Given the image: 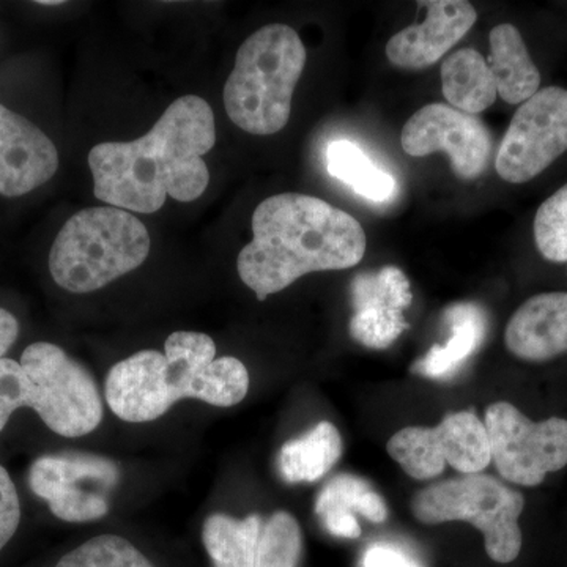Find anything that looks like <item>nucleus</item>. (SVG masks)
<instances>
[{"label":"nucleus","mask_w":567,"mask_h":567,"mask_svg":"<svg viewBox=\"0 0 567 567\" xmlns=\"http://www.w3.org/2000/svg\"><path fill=\"white\" fill-rule=\"evenodd\" d=\"M215 142L210 104L200 96H182L140 140L92 148L93 192L111 207L137 213L159 210L167 197L193 203L210 182L203 156Z\"/></svg>","instance_id":"f257e3e1"},{"label":"nucleus","mask_w":567,"mask_h":567,"mask_svg":"<svg viewBox=\"0 0 567 567\" xmlns=\"http://www.w3.org/2000/svg\"><path fill=\"white\" fill-rule=\"evenodd\" d=\"M252 240L238 254L241 281L260 301L301 276L352 268L368 238L349 213L306 194L268 197L252 215Z\"/></svg>","instance_id":"f03ea898"},{"label":"nucleus","mask_w":567,"mask_h":567,"mask_svg":"<svg viewBox=\"0 0 567 567\" xmlns=\"http://www.w3.org/2000/svg\"><path fill=\"white\" fill-rule=\"evenodd\" d=\"M164 352L142 350L111 369L104 394L114 415L148 423L182 399L233 406L248 394V369L237 358H216L210 336L177 331L167 338Z\"/></svg>","instance_id":"7ed1b4c3"},{"label":"nucleus","mask_w":567,"mask_h":567,"mask_svg":"<svg viewBox=\"0 0 567 567\" xmlns=\"http://www.w3.org/2000/svg\"><path fill=\"white\" fill-rule=\"evenodd\" d=\"M306 48L286 24H268L241 44L224 85L230 121L246 133L268 136L290 118L295 87L303 74Z\"/></svg>","instance_id":"20e7f679"},{"label":"nucleus","mask_w":567,"mask_h":567,"mask_svg":"<svg viewBox=\"0 0 567 567\" xmlns=\"http://www.w3.org/2000/svg\"><path fill=\"white\" fill-rule=\"evenodd\" d=\"M151 252L147 227L132 213L92 207L71 216L50 252L52 279L71 293L103 289L136 270Z\"/></svg>","instance_id":"39448f33"},{"label":"nucleus","mask_w":567,"mask_h":567,"mask_svg":"<svg viewBox=\"0 0 567 567\" xmlns=\"http://www.w3.org/2000/svg\"><path fill=\"white\" fill-rule=\"evenodd\" d=\"M524 507L520 492L480 473L432 484L412 499L413 516L425 525L468 522L480 529L488 557L502 565L520 555Z\"/></svg>","instance_id":"423d86ee"},{"label":"nucleus","mask_w":567,"mask_h":567,"mask_svg":"<svg viewBox=\"0 0 567 567\" xmlns=\"http://www.w3.org/2000/svg\"><path fill=\"white\" fill-rule=\"evenodd\" d=\"M21 365L33 383L32 409L52 432L78 439L103 421V402L95 380L61 347L35 342L22 352Z\"/></svg>","instance_id":"0eeeda50"},{"label":"nucleus","mask_w":567,"mask_h":567,"mask_svg":"<svg viewBox=\"0 0 567 567\" xmlns=\"http://www.w3.org/2000/svg\"><path fill=\"white\" fill-rule=\"evenodd\" d=\"M492 462L507 483L536 487L548 473L567 465V420H529L509 402H495L486 412Z\"/></svg>","instance_id":"6e6552de"},{"label":"nucleus","mask_w":567,"mask_h":567,"mask_svg":"<svg viewBox=\"0 0 567 567\" xmlns=\"http://www.w3.org/2000/svg\"><path fill=\"white\" fill-rule=\"evenodd\" d=\"M386 450L417 481L442 475L446 465L462 475H477L492 462L486 424L473 412L451 413L435 427H404L391 436Z\"/></svg>","instance_id":"1a4fd4ad"},{"label":"nucleus","mask_w":567,"mask_h":567,"mask_svg":"<svg viewBox=\"0 0 567 567\" xmlns=\"http://www.w3.org/2000/svg\"><path fill=\"white\" fill-rule=\"evenodd\" d=\"M567 152V91L539 89L522 103L507 126L495 169L507 183L520 185L543 174Z\"/></svg>","instance_id":"9d476101"},{"label":"nucleus","mask_w":567,"mask_h":567,"mask_svg":"<svg viewBox=\"0 0 567 567\" xmlns=\"http://www.w3.org/2000/svg\"><path fill=\"white\" fill-rule=\"evenodd\" d=\"M118 477V466L111 458L80 453L48 454L33 462L29 486L48 503L55 517L82 524L110 513L103 492L85 488V484L110 491Z\"/></svg>","instance_id":"9b49d317"},{"label":"nucleus","mask_w":567,"mask_h":567,"mask_svg":"<svg viewBox=\"0 0 567 567\" xmlns=\"http://www.w3.org/2000/svg\"><path fill=\"white\" fill-rule=\"evenodd\" d=\"M401 144L415 158L445 152L451 169L462 181L483 175L494 151L491 132L480 118L443 103L416 111L402 130Z\"/></svg>","instance_id":"f8f14e48"},{"label":"nucleus","mask_w":567,"mask_h":567,"mask_svg":"<svg viewBox=\"0 0 567 567\" xmlns=\"http://www.w3.org/2000/svg\"><path fill=\"white\" fill-rule=\"evenodd\" d=\"M427 10L421 24L395 33L386 44L388 61L399 69L424 70L435 65L476 24L477 11L465 0L417 2Z\"/></svg>","instance_id":"ddd939ff"},{"label":"nucleus","mask_w":567,"mask_h":567,"mask_svg":"<svg viewBox=\"0 0 567 567\" xmlns=\"http://www.w3.org/2000/svg\"><path fill=\"white\" fill-rule=\"evenodd\" d=\"M59 152L31 121L0 104V194L20 197L54 177Z\"/></svg>","instance_id":"4468645a"},{"label":"nucleus","mask_w":567,"mask_h":567,"mask_svg":"<svg viewBox=\"0 0 567 567\" xmlns=\"http://www.w3.org/2000/svg\"><path fill=\"white\" fill-rule=\"evenodd\" d=\"M505 344L518 360L533 363L567 353V292L528 298L507 322Z\"/></svg>","instance_id":"2eb2a0df"},{"label":"nucleus","mask_w":567,"mask_h":567,"mask_svg":"<svg viewBox=\"0 0 567 567\" xmlns=\"http://www.w3.org/2000/svg\"><path fill=\"white\" fill-rule=\"evenodd\" d=\"M316 514L330 535L358 539L361 527L354 514H361L372 524H383L388 518V507L371 484L344 473L324 484L317 496Z\"/></svg>","instance_id":"dca6fc26"},{"label":"nucleus","mask_w":567,"mask_h":567,"mask_svg":"<svg viewBox=\"0 0 567 567\" xmlns=\"http://www.w3.org/2000/svg\"><path fill=\"white\" fill-rule=\"evenodd\" d=\"M443 322L450 330L445 344L434 346L412 365L425 379H447L456 374L480 350L487 334V316L476 303H456L446 308Z\"/></svg>","instance_id":"f3484780"},{"label":"nucleus","mask_w":567,"mask_h":567,"mask_svg":"<svg viewBox=\"0 0 567 567\" xmlns=\"http://www.w3.org/2000/svg\"><path fill=\"white\" fill-rule=\"evenodd\" d=\"M487 63L494 74L496 92L507 104H522L540 89V73L533 62L522 33L509 22L495 25Z\"/></svg>","instance_id":"a211bd4d"},{"label":"nucleus","mask_w":567,"mask_h":567,"mask_svg":"<svg viewBox=\"0 0 567 567\" xmlns=\"http://www.w3.org/2000/svg\"><path fill=\"white\" fill-rule=\"evenodd\" d=\"M442 91L450 106L470 115L486 111L498 96L487 59L475 48H462L445 59Z\"/></svg>","instance_id":"6ab92c4d"},{"label":"nucleus","mask_w":567,"mask_h":567,"mask_svg":"<svg viewBox=\"0 0 567 567\" xmlns=\"http://www.w3.org/2000/svg\"><path fill=\"white\" fill-rule=\"evenodd\" d=\"M342 456V439L334 424L322 421L315 429L290 440L279 453V472L287 483L322 480Z\"/></svg>","instance_id":"aec40b11"},{"label":"nucleus","mask_w":567,"mask_h":567,"mask_svg":"<svg viewBox=\"0 0 567 567\" xmlns=\"http://www.w3.org/2000/svg\"><path fill=\"white\" fill-rule=\"evenodd\" d=\"M328 174L336 181L346 183L352 192L374 203H385L393 197L395 181L393 175L377 167L360 145L352 141L331 142L324 152Z\"/></svg>","instance_id":"412c9836"},{"label":"nucleus","mask_w":567,"mask_h":567,"mask_svg":"<svg viewBox=\"0 0 567 567\" xmlns=\"http://www.w3.org/2000/svg\"><path fill=\"white\" fill-rule=\"evenodd\" d=\"M262 522L259 516L234 518L213 514L203 528L204 546L215 567H254Z\"/></svg>","instance_id":"4be33fe9"},{"label":"nucleus","mask_w":567,"mask_h":567,"mask_svg":"<svg viewBox=\"0 0 567 567\" xmlns=\"http://www.w3.org/2000/svg\"><path fill=\"white\" fill-rule=\"evenodd\" d=\"M413 295L404 271L398 267H383L369 274L354 276L352 305L354 311L364 308H390L404 312L412 305Z\"/></svg>","instance_id":"5701e85b"},{"label":"nucleus","mask_w":567,"mask_h":567,"mask_svg":"<svg viewBox=\"0 0 567 567\" xmlns=\"http://www.w3.org/2000/svg\"><path fill=\"white\" fill-rule=\"evenodd\" d=\"M303 535L300 525L289 513H275L260 533L254 567H298Z\"/></svg>","instance_id":"b1692460"},{"label":"nucleus","mask_w":567,"mask_h":567,"mask_svg":"<svg viewBox=\"0 0 567 567\" xmlns=\"http://www.w3.org/2000/svg\"><path fill=\"white\" fill-rule=\"evenodd\" d=\"M55 567H155L125 537L103 535L74 548Z\"/></svg>","instance_id":"393cba45"},{"label":"nucleus","mask_w":567,"mask_h":567,"mask_svg":"<svg viewBox=\"0 0 567 567\" xmlns=\"http://www.w3.org/2000/svg\"><path fill=\"white\" fill-rule=\"evenodd\" d=\"M533 235L544 259L567 262V183L537 208Z\"/></svg>","instance_id":"a878e982"},{"label":"nucleus","mask_w":567,"mask_h":567,"mask_svg":"<svg viewBox=\"0 0 567 567\" xmlns=\"http://www.w3.org/2000/svg\"><path fill=\"white\" fill-rule=\"evenodd\" d=\"M404 312L390 308H364L354 311L350 334L368 349H388L406 330Z\"/></svg>","instance_id":"bb28decb"},{"label":"nucleus","mask_w":567,"mask_h":567,"mask_svg":"<svg viewBox=\"0 0 567 567\" xmlns=\"http://www.w3.org/2000/svg\"><path fill=\"white\" fill-rule=\"evenodd\" d=\"M33 383L24 368L10 358L0 360V432L18 409L33 405Z\"/></svg>","instance_id":"cd10ccee"},{"label":"nucleus","mask_w":567,"mask_h":567,"mask_svg":"<svg viewBox=\"0 0 567 567\" xmlns=\"http://www.w3.org/2000/svg\"><path fill=\"white\" fill-rule=\"evenodd\" d=\"M21 505L13 481L0 465V550L10 543L20 527Z\"/></svg>","instance_id":"c85d7f7f"},{"label":"nucleus","mask_w":567,"mask_h":567,"mask_svg":"<svg viewBox=\"0 0 567 567\" xmlns=\"http://www.w3.org/2000/svg\"><path fill=\"white\" fill-rule=\"evenodd\" d=\"M361 567H423L409 551L394 544H374L364 551Z\"/></svg>","instance_id":"c756f323"},{"label":"nucleus","mask_w":567,"mask_h":567,"mask_svg":"<svg viewBox=\"0 0 567 567\" xmlns=\"http://www.w3.org/2000/svg\"><path fill=\"white\" fill-rule=\"evenodd\" d=\"M18 334H20V323L17 317L0 308V360L7 350L17 342Z\"/></svg>","instance_id":"7c9ffc66"},{"label":"nucleus","mask_w":567,"mask_h":567,"mask_svg":"<svg viewBox=\"0 0 567 567\" xmlns=\"http://www.w3.org/2000/svg\"><path fill=\"white\" fill-rule=\"evenodd\" d=\"M39 6H62V0H40Z\"/></svg>","instance_id":"2f4dec72"}]
</instances>
